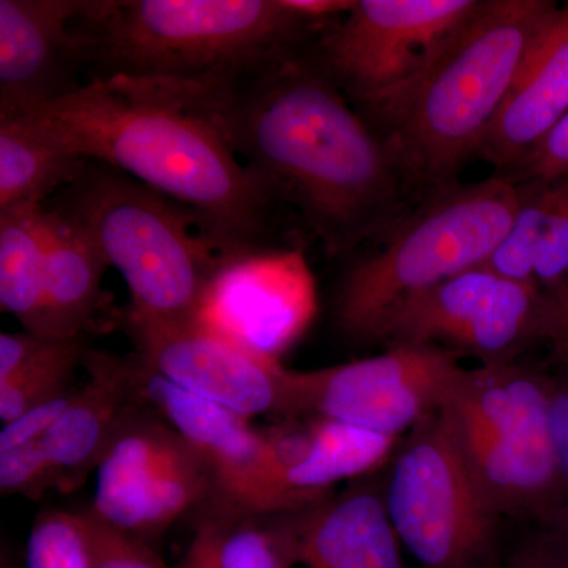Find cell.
Segmentation results:
<instances>
[{
	"instance_id": "5",
	"label": "cell",
	"mask_w": 568,
	"mask_h": 568,
	"mask_svg": "<svg viewBox=\"0 0 568 568\" xmlns=\"http://www.w3.org/2000/svg\"><path fill=\"white\" fill-rule=\"evenodd\" d=\"M51 209L73 220L122 275L130 293L123 320H193L220 252L186 209L95 160H85Z\"/></svg>"
},
{
	"instance_id": "13",
	"label": "cell",
	"mask_w": 568,
	"mask_h": 568,
	"mask_svg": "<svg viewBox=\"0 0 568 568\" xmlns=\"http://www.w3.org/2000/svg\"><path fill=\"white\" fill-rule=\"evenodd\" d=\"M304 254L278 246L220 253L193 321L250 353L278 362L316 315Z\"/></svg>"
},
{
	"instance_id": "11",
	"label": "cell",
	"mask_w": 568,
	"mask_h": 568,
	"mask_svg": "<svg viewBox=\"0 0 568 568\" xmlns=\"http://www.w3.org/2000/svg\"><path fill=\"white\" fill-rule=\"evenodd\" d=\"M549 294L489 268H470L409 298L381 324L373 342L444 345L476 355L481 365L514 362L545 342Z\"/></svg>"
},
{
	"instance_id": "19",
	"label": "cell",
	"mask_w": 568,
	"mask_h": 568,
	"mask_svg": "<svg viewBox=\"0 0 568 568\" xmlns=\"http://www.w3.org/2000/svg\"><path fill=\"white\" fill-rule=\"evenodd\" d=\"M310 507L264 510L211 495L194 510L179 568H295Z\"/></svg>"
},
{
	"instance_id": "6",
	"label": "cell",
	"mask_w": 568,
	"mask_h": 568,
	"mask_svg": "<svg viewBox=\"0 0 568 568\" xmlns=\"http://www.w3.org/2000/svg\"><path fill=\"white\" fill-rule=\"evenodd\" d=\"M519 203L518 183L497 174L418 201L343 275L334 306L339 331L355 342H373L399 305L487 263Z\"/></svg>"
},
{
	"instance_id": "9",
	"label": "cell",
	"mask_w": 568,
	"mask_h": 568,
	"mask_svg": "<svg viewBox=\"0 0 568 568\" xmlns=\"http://www.w3.org/2000/svg\"><path fill=\"white\" fill-rule=\"evenodd\" d=\"M480 6L481 0H355L313 54L355 110H364L416 82Z\"/></svg>"
},
{
	"instance_id": "22",
	"label": "cell",
	"mask_w": 568,
	"mask_h": 568,
	"mask_svg": "<svg viewBox=\"0 0 568 568\" xmlns=\"http://www.w3.org/2000/svg\"><path fill=\"white\" fill-rule=\"evenodd\" d=\"M47 227L43 335H92L110 264L89 235L55 209L47 207Z\"/></svg>"
},
{
	"instance_id": "29",
	"label": "cell",
	"mask_w": 568,
	"mask_h": 568,
	"mask_svg": "<svg viewBox=\"0 0 568 568\" xmlns=\"http://www.w3.org/2000/svg\"><path fill=\"white\" fill-rule=\"evenodd\" d=\"M51 489L58 491V476L43 440L0 448V491L39 500Z\"/></svg>"
},
{
	"instance_id": "10",
	"label": "cell",
	"mask_w": 568,
	"mask_h": 568,
	"mask_svg": "<svg viewBox=\"0 0 568 568\" xmlns=\"http://www.w3.org/2000/svg\"><path fill=\"white\" fill-rule=\"evenodd\" d=\"M459 366L458 354L444 347L394 345L347 364L286 368L280 416L331 418L399 437L443 405Z\"/></svg>"
},
{
	"instance_id": "25",
	"label": "cell",
	"mask_w": 568,
	"mask_h": 568,
	"mask_svg": "<svg viewBox=\"0 0 568 568\" xmlns=\"http://www.w3.org/2000/svg\"><path fill=\"white\" fill-rule=\"evenodd\" d=\"M47 207L0 212V308L43 335Z\"/></svg>"
},
{
	"instance_id": "28",
	"label": "cell",
	"mask_w": 568,
	"mask_h": 568,
	"mask_svg": "<svg viewBox=\"0 0 568 568\" xmlns=\"http://www.w3.org/2000/svg\"><path fill=\"white\" fill-rule=\"evenodd\" d=\"M81 518L91 568H168L148 540L104 525L89 510Z\"/></svg>"
},
{
	"instance_id": "12",
	"label": "cell",
	"mask_w": 568,
	"mask_h": 568,
	"mask_svg": "<svg viewBox=\"0 0 568 568\" xmlns=\"http://www.w3.org/2000/svg\"><path fill=\"white\" fill-rule=\"evenodd\" d=\"M211 495L203 458L145 406L104 454L89 511L104 525L149 541Z\"/></svg>"
},
{
	"instance_id": "1",
	"label": "cell",
	"mask_w": 568,
	"mask_h": 568,
	"mask_svg": "<svg viewBox=\"0 0 568 568\" xmlns=\"http://www.w3.org/2000/svg\"><path fill=\"white\" fill-rule=\"evenodd\" d=\"M207 92L242 162L276 204L298 212L327 256L376 245L417 203L379 134L313 48Z\"/></svg>"
},
{
	"instance_id": "24",
	"label": "cell",
	"mask_w": 568,
	"mask_h": 568,
	"mask_svg": "<svg viewBox=\"0 0 568 568\" xmlns=\"http://www.w3.org/2000/svg\"><path fill=\"white\" fill-rule=\"evenodd\" d=\"M84 163L29 115L0 118V212L44 207L77 181Z\"/></svg>"
},
{
	"instance_id": "4",
	"label": "cell",
	"mask_w": 568,
	"mask_h": 568,
	"mask_svg": "<svg viewBox=\"0 0 568 568\" xmlns=\"http://www.w3.org/2000/svg\"><path fill=\"white\" fill-rule=\"evenodd\" d=\"M552 0H481L413 84L357 110L379 134L416 201L459 183L480 155L526 55L558 11Z\"/></svg>"
},
{
	"instance_id": "35",
	"label": "cell",
	"mask_w": 568,
	"mask_h": 568,
	"mask_svg": "<svg viewBox=\"0 0 568 568\" xmlns=\"http://www.w3.org/2000/svg\"><path fill=\"white\" fill-rule=\"evenodd\" d=\"M536 528L568 551V503L538 519Z\"/></svg>"
},
{
	"instance_id": "16",
	"label": "cell",
	"mask_w": 568,
	"mask_h": 568,
	"mask_svg": "<svg viewBox=\"0 0 568 568\" xmlns=\"http://www.w3.org/2000/svg\"><path fill=\"white\" fill-rule=\"evenodd\" d=\"M84 0H0V118L24 115L85 80L84 43L74 21Z\"/></svg>"
},
{
	"instance_id": "18",
	"label": "cell",
	"mask_w": 568,
	"mask_h": 568,
	"mask_svg": "<svg viewBox=\"0 0 568 568\" xmlns=\"http://www.w3.org/2000/svg\"><path fill=\"white\" fill-rule=\"evenodd\" d=\"M568 112V3L556 11L526 55L480 155L508 178Z\"/></svg>"
},
{
	"instance_id": "2",
	"label": "cell",
	"mask_w": 568,
	"mask_h": 568,
	"mask_svg": "<svg viewBox=\"0 0 568 568\" xmlns=\"http://www.w3.org/2000/svg\"><path fill=\"white\" fill-rule=\"evenodd\" d=\"M24 115L81 159L182 205L220 253L274 246L278 204L234 151L200 85L92 78Z\"/></svg>"
},
{
	"instance_id": "32",
	"label": "cell",
	"mask_w": 568,
	"mask_h": 568,
	"mask_svg": "<svg viewBox=\"0 0 568 568\" xmlns=\"http://www.w3.org/2000/svg\"><path fill=\"white\" fill-rule=\"evenodd\" d=\"M488 568H568V551L536 528L507 551L499 549Z\"/></svg>"
},
{
	"instance_id": "21",
	"label": "cell",
	"mask_w": 568,
	"mask_h": 568,
	"mask_svg": "<svg viewBox=\"0 0 568 568\" xmlns=\"http://www.w3.org/2000/svg\"><path fill=\"white\" fill-rule=\"evenodd\" d=\"M274 439L287 485L310 503L332 496L339 481L375 473L390 462L399 444V437L324 417L275 428Z\"/></svg>"
},
{
	"instance_id": "30",
	"label": "cell",
	"mask_w": 568,
	"mask_h": 568,
	"mask_svg": "<svg viewBox=\"0 0 568 568\" xmlns=\"http://www.w3.org/2000/svg\"><path fill=\"white\" fill-rule=\"evenodd\" d=\"M556 181L558 207L536 267V283L545 291L558 290L568 275V175Z\"/></svg>"
},
{
	"instance_id": "27",
	"label": "cell",
	"mask_w": 568,
	"mask_h": 568,
	"mask_svg": "<svg viewBox=\"0 0 568 568\" xmlns=\"http://www.w3.org/2000/svg\"><path fill=\"white\" fill-rule=\"evenodd\" d=\"M26 568H91L81 514L48 510L33 521Z\"/></svg>"
},
{
	"instance_id": "23",
	"label": "cell",
	"mask_w": 568,
	"mask_h": 568,
	"mask_svg": "<svg viewBox=\"0 0 568 568\" xmlns=\"http://www.w3.org/2000/svg\"><path fill=\"white\" fill-rule=\"evenodd\" d=\"M91 335L58 338L32 332L0 334V418L3 425L77 386Z\"/></svg>"
},
{
	"instance_id": "34",
	"label": "cell",
	"mask_w": 568,
	"mask_h": 568,
	"mask_svg": "<svg viewBox=\"0 0 568 568\" xmlns=\"http://www.w3.org/2000/svg\"><path fill=\"white\" fill-rule=\"evenodd\" d=\"M549 306L547 334L552 357L568 373V284H562L555 291H548Z\"/></svg>"
},
{
	"instance_id": "26",
	"label": "cell",
	"mask_w": 568,
	"mask_h": 568,
	"mask_svg": "<svg viewBox=\"0 0 568 568\" xmlns=\"http://www.w3.org/2000/svg\"><path fill=\"white\" fill-rule=\"evenodd\" d=\"M518 185L521 203L517 215L484 267L518 282H536L538 256L558 207V181Z\"/></svg>"
},
{
	"instance_id": "7",
	"label": "cell",
	"mask_w": 568,
	"mask_h": 568,
	"mask_svg": "<svg viewBox=\"0 0 568 568\" xmlns=\"http://www.w3.org/2000/svg\"><path fill=\"white\" fill-rule=\"evenodd\" d=\"M552 377L515 362L459 366L443 406L497 518L537 523L568 503L549 435Z\"/></svg>"
},
{
	"instance_id": "8",
	"label": "cell",
	"mask_w": 568,
	"mask_h": 568,
	"mask_svg": "<svg viewBox=\"0 0 568 568\" xmlns=\"http://www.w3.org/2000/svg\"><path fill=\"white\" fill-rule=\"evenodd\" d=\"M383 488L388 519L422 568H488L497 523L440 405L399 440Z\"/></svg>"
},
{
	"instance_id": "31",
	"label": "cell",
	"mask_w": 568,
	"mask_h": 568,
	"mask_svg": "<svg viewBox=\"0 0 568 568\" xmlns=\"http://www.w3.org/2000/svg\"><path fill=\"white\" fill-rule=\"evenodd\" d=\"M564 175H568V112L547 140L508 179L515 183L551 182Z\"/></svg>"
},
{
	"instance_id": "17",
	"label": "cell",
	"mask_w": 568,
	"mask_h": 568,
	"mask_svg": "<svg viewBox=\"0 0 568 568\" xmlns=\"http://www.w3.org/2000/svg\"><path fill=\"white\" fill-rule=\"evenodd\" d=\"M88 381L43 437L44 450L58 476V491L80 489L134 414L144 409L138 383L136 355L89 349Z\"/></svg>"
},
{
	"instance_id": "20",
	"label": "cell",
	"mask_w": 568,
	"mask_h": 568,
	"mask_svg": "<svg viewBox=\"0 0 568 568\" xmlns=\"http://www.w3.org/2000/svg\"><path fill=\"white\" fill-rule=\"evenodd\" d=\"M383 489L366 481L328 496L306 511L302 568H405Z\"/></svg>"
},
{
	"instance_id": "3",
	"label": "cell",
	"mask_w": 568,
	"mask_h": 568,
	"mask_svg": "<svg viewBox=\"0 0 568 568\" xmlns=\"http://www.w3.org/2000/svg\"><path fill=\"white\" fill-rule=\"evenodd\" d=\"M335 20L287 0H84L85 73L234 88L315 47Z\"/></svg>"
},
{
	"instance_id": "15",
	"label": "cell",
	"mask_w": 568,
	"mask_h": 568,
	"mask_svg": "<svg viewBox=\"0 0 568 568\" xmlns=\"http://www.w3.org/2000/svg\"><path fill=\"white\" fill-rule=\"evenodd\" d=\"M136 354L164 379L186 394L253 420L278 414L286 368L234 345L196 321H125Z\"/></svg>"
},
{
	"instance_id": "14",
	"label": "cell",
	"mask_w": 568,
	"mask_h": 568,
	"mask_svg": "<svg viewBox=\"0 0 568 568\" xmlns=\"http://www.w3.org/2000/svg\"><path fill=\"white\" fill-rule=\"evenodd\" d=\"M134 355L142 399L203 458L213 496L264 510L317 504L295 495L287 485L268 429H257L248 418L186 394Z\"/></svg>"
},
{
	"instance_id": "33",
	"label": "cell",
	"mask_w": 568,
	"mask_h": 568,
	"mask_svg": "<svg viewBox=\"0 0 568 568\" xmlns=\"http://www.w3.org/2000/svg\"><path fill=\"white\" fill-rule=\"evenodd\" d=\"M549 435L568 497V373L552 377L548 402Z\"/></svg>"
}]
</instances>
